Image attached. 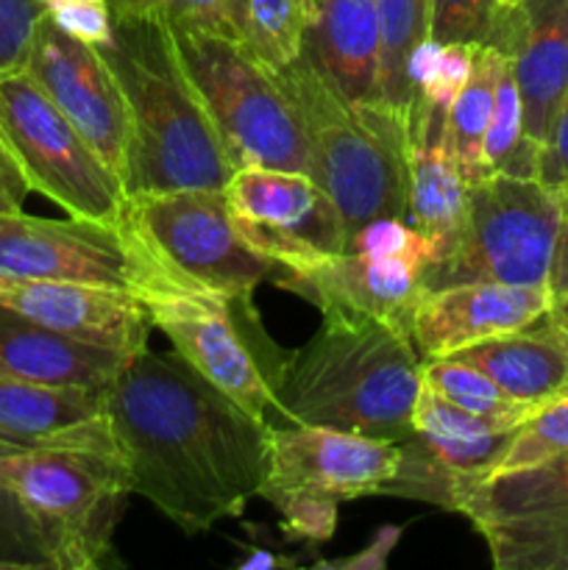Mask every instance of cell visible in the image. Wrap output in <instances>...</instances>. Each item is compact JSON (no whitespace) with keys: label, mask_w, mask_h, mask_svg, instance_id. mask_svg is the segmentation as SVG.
Listing matches in <instances>:
<instances>
[{"label":"cell","mask_w":568,"mask_h":570,"mask_svg":"<svg viewBox=\"0 0 568 570\" xmlns=\"http://www.w3.org/2000/svg\"><path fill=\"white\" fill-rule=\"evenodd\" d=\"M562 195V217L560 232H557L555 259H551L549 273V295H551V315H568V189Z\"/></svg>","instance_id":"40"},{"label":"cell","mask_w":568,"mask_h":570,"mask_svg":"<svg viewBox=\"0 0 568 570\" xmlns=\"http://www.w3.org/2000/svg\"><path fill=\"white\" fill-rule=\"evenodd\" d=\"M22 67L126 187L128 109L104 53L45 14Z\"/></svg>","instance_id":"14"},{"label":"cell","mask_w":568,"mask_h":570,"mask_svg":"<svg viewBox=\"0 0 568 570\" xmlns=\"http://www.w3.org/2000/svg\"><path fill=\"white\" fill-rule=\"evenodd\" d=\"M0 145L31 193L70 217L120 223L126 187L26 67L0 72Z\"/></svg>","instance_id":"8"},{"label":"cell","mask_w":568,"mask_h":570,"mask_svg":"<svg viewBox=\"0 0 568 570\" xmlns=\"http://www.w3.org/2000/svg\"><path fill=\"white\" fill-rule=\"evenodd\" d=\"M510 9L499 0H432L429 39L440 45L471 42L496 48Z\"/></svg>","instance_id":"32"},{"label":"cell","mask_w":568,"mask_h":570,"mask_svg":"<svg viewBox=\"0 0 568 570\" xmlns=\"http://www.w3.org/2000/svg\"><path fill=\"white\" fill-rule=\"evenodd\" d=\"M226 198L245 243L278 273L306 271L349 245L343 217L304 170L237 167Z\"/></svg>","instance_id":"13"},{"label":"cell","mask_w":568,"mask_h":570,"mask_svg":"<svg viewBox=\"0 0 568 570\" xmlns=\"http://www.w3.org/2000/svg\"><path fill=\"white\" fill-rule=\"evenodd\" d=\"M551 317H555V315H551ZM557 321H560V323H562V326H566V328H568V315H562V317H557Z\"/></svg>","instance_id":"44"},{"label":"cell","mask_w":568,"mask_h":570,"mask_svg":"<svg viewBox=\"0 0 568 570\" xmlns=\"http://www.w3.org/2000/svg\"><path fill=\"white\" fill-rule=\"evenodd\" d=\"M445 117L449 111L412 95L410 195H407L404 220L432 248L429 267L438 265L454 248L468 204V181L451 156Z\"/></svg>","instance_id":"21"},{"label":"cell","mask_w":568,"mask_h":570,"mask_svg":"<svg viewBox=\"0 0 568 570\" xmlns=\"http://www.w3.org/2000/svg\"><path fill=\"white\" fill-rule=\"evenodd\" d=\"M317 0H234V28L245 48L273 70L304 53Z\"/></svg>","instance_id":"27"},{"label":"cell","mask_w":568,"mask_h":570,"mask_svg":"<svg viewBox=\"0 0 568 570\" xmlns=\"http://www.w3.org/2000/svg\"><path fill=\"white\" fill-rule=\"evenodd\" d=\"M134 495L184 534L243 515L267 471V426L182 356L139 351L106 387Z\"/></svg>","instance_id":"1"},{"label":"cell","mask_w":568,"mask_h":570,"mask_svg":"<svg viewBox=\"0 0 568 570\" xmlns=\"http://www.w3.org/2000/svg\"><path fill=\"white\" fill-rule=\"evenodd\" d=\"M496 50L510 56L523 134L543 145L568 92V0H521L512 6Z\"/></svg>","instance_id":"20"},{"label":"cell","mask_w":568,"mask_h":570,"mask_svg":"<svg viewBox=\"0 0 568 570\" xmlns=\"http://www.w3.org/2000/svg\"><path fill=\"white\" fill-rule=\"evenodd\" d=\"M287 566H295V562L287 560V557H276L271 554V551H262V549H254L248 557L237 560L239 570H271V568H287Z\"/></svg>","instance_id":"42"},{"label":"cell","mask_w":568,"mask_h":570,"mask_svg":"<svg viewBox=\"0 0 568 570\" xmlns=\"http://www.w3.org/2000/svg\"><path fill=\"white\" fill-rule=\"evenodd\" d=\"M0 278L92 284L139 298L150 289L182 284L150 254L126 217L120 223L45 220L26 212L0 215Z\"/></svg>","instance_id":"10"},{"label":"cell","mask_w":568,"mask_h":570,"mask_svg":"<svg viewBox=\"0 0 568 570\" xmlns=\"http://www.w3.org/2000/svg\"><path fill=\"white\" fill-rule=\"evenodd\" d=\"M379 17V72L376 98L410 109V61L432 31V0H376Z\"/></svg>","instance_id":"26"},{"label":"cell","mask_w":568,"mask_h":570,"mask_svg":"<svg viewBox=\"0 0 568 570\" xmlns=\"http://www.w3.org/2000/svg\"><path fill=\"white\" fill-rule=\"evenodd\" d=\"M451 356L479 367L507 395L535 406L568 390V328L551 315Z\"/></svg>","instance_id":"23"},{"label":"cell","mask_w":568,"mask_h":570,"mask_svg":"<svg viewBox=\"0 0 568 570\" xmlns=\"http://www.w3.org/2000/svg\"><path fill=\"white\" fill-rule=\"evenodd\" d=\"M28 184L20 176L17 165L11 161V156L6 154V148L0 145V215H11V212H22V204L28 198Z\"/></svg>","instance_id":"41"},{"label":"cell","mask_w":568,"mask_h":570,"mask_svg":"<svg viewBox=\"0 0 568 570\" xmlns=\"http://www.w3.org/2000/svg\"><path fill=\"white\" fill-rule=\"evenodd\" d=\"M0 476L42 523L59 570H98L111 560L123 501L131 493L120 456L3 443Z\"/></svg>","instance_id":"7"},{"label":"cell","mask_w":568,"mask_h":570,"mask_svg":"<svg viewBox=\"0 0 568 570\" xmlns=\"http://www.w3.org/2000/svg\"><path fill=\"white\" fill-rule=\"evenodd\" d=\"M295 111L304 173L329 195L349 237L365 223L407 217L410 109L351 100L304 53L276 70Z\"/></svg>","instance_id":"4"},{"label":"cell","mask_w":568,"mask_h":570,"mask_svg":"<svg viewBox=\"0 0 568 570\" xmlns=\"http://www.w3.org/2000/svg\"><path fill=\"white\" fill-rule=\"evenodd\" d=\"M170 31L234 165L304 170L298 120L276 70L234 31L200 26H170Z\"/></svg>","instance_id":"5"},{"label":"cell","mask_w":568,"mask_h":570,"mask_svg":"<svg viewBox=\"0 0 568 570\" xmlns=\"http://www.w3.org/2000/svg\"><path fill=\"white\" fill-rule=\"evenodd\" d=\"M42 17L37 0H0V72L22 67Z\"/></svg>","instance_id":"37"},{"label":"cell","mask_w":568,"mask_h":570,"mask_svg":"<svg viewBox=\"0 0 568 570\" xmlns=\"http://www.w3.org/2000/svg\"><path fill=\"white\" fill-rule=\"evenodd\" d=\"M0 570H59L48 532L3 476H0Z\"/></svg>","instance_id":"31"},{"label":"cell","mask_w":568,"mask_h":570,"mask_svg":"<svg viewBox=\"0 0 568 570\" xmlns=\"http://www.w3.org/2000/svg\"><path fill=\"white\" fill-rule=\"evenodd\" d=\"M128 360V354L72 340L0 304V376L106 390Z\"/></svg>","instance_id":"22"},{"label":"cell","mask_w":568,"mask_h":570,"mask_svg":"<svg viewBox=\"0 0 568 570\" xmlns=\"http://www.w3.org/2000/svg\"><path fill=\"white\" fill-rule=\"evenodd\" d=\"M401 527H382L373 534L371 543L362 551L351 557H340V560H321L315 568L321 570H384L390 562V554L399 546Z\"/></svg>","instance_id":"39"},{"label":"cell","mask_w":568,"mask_h":570,"mask_svg":"<svg viewBox=\"0 0 568 570\" xmlns=\"http://www.w3.org/2000/svg\"><path fill=\"white\" fill-rule=\"evenodd\" d=\"M538 178L557 193L568 189V92L551 120L543 145H540Z\"/></svg>","instance_id":"38"},{"label":"cell","mask_w":568,"mask_h":570,"mask_svg":"<svg viewBox=\"0 0 568 570\" xmlns=\"http://www.w3.org/2000/svg\"><path fill=\"white\" fill-rule=\"evenodd\" d=\"M115 17L234 31V0H109Z\"/></svg>","instance_id":"34"},{"label":"cell","mask_w":568,"mask_h":570,"mask_svg":"<svg viewBox=\"0 0 568 570\" xmlns=\"http://www.w3.org/2000/svg\"><path fill=\"white\" fill-rule=\"evenodd\" d=\"M0 304L67 337L128 356L148 348L154 328L139 295L92 284L0 278Z\"/></svg>","instance_id":"18"},{"label":"cell","mask_w":568,"mask_h":570,"mask_svg":"<svg viewBox=\"0 0 568 570\" xmlns=\"http://www.w3.org/2000/svg\"><path fill=\"white\" fill-rule=\"evenodd\" d=\"M454 512L471 521L499 570H568V454L460 479Z\"/></svg>","instance_id":"11"},{"label":"cell","mask_w":568,"mask_h":570,"mask_svg":"<svg viewBox=\"0 0 568 570\" xmlns=\"http://www.w3.org/2000/svg\"><path fill=\"white\" fill-rule=\"evenodd\" d=\"M512 423L499 421V417H484L477 412H468L457 406L454 401L443 399L438 390L423 384L418 393L415 410H412V432L427 434V438L440 440H479L488 434L512 432Z\"/></svg>","instance_id":"33"},{"label":"cell","mask_w":568,"mask_h":570,"mask_svg":"<svg viewBox=\"0 0 568 570\" xmlns=\"http://www.w3.org/2000/svg\"><path fill=\"white\" fill-rule=\"evenodd\" d=\"M37 3L61 31L95 48L109 42L115 33V14L109 9V0H37Z\"/></svg>","instance_id":"36"},{"label":"cell","mask_w":568,"mask_h":570,"mask_svg":"<svg viewBox=\"0 0 568 570\" xmlns=\"http://www.w3.org/2000/svg\"><path fill=\"white\" fill-rule=\"evenodd\" d=\"M123 217L150 254L189 287L251 304L278 267L239 234L226 189H167L126 195Z\"/></svg>","instance_id":"9"},{"label":"cell","mask_w":568,"mask_h":570,"mask_svg":"<svg viewBox=\"0 0 568 570\" xmlns=\"http://www.w3.org/2000/svg\"><path fill=\"white\" fill-rule=\"evenodd\" d=\"M560 454H568V390L540 404L512 432L510 443L501 451L499 462L490 473L523 471V468L543 465V462L555 460Z\"/></svg>","instance_id":"30"},{"label":"cell","mask_w":568,"mask_h":570,"mask_svg":"<svg viewBox=\"0 0 568 570\" xmlns=\"http://www.w3.org/2000/svg\"><path fill=\"white\" fill-rule=\"evenodd\" d=\"M267 504L278 512V527L287 540H310L323 543L337 529L340 501L326 493L312 490H282V493L265 495Z\"/></svg>","instance_id":"35"},{"label":"cell","mask_w":568,"mask_h":570,"mask_svg":"<svg viewBox=\"0 0 568 570\" xmlns=\"http://www.w3.org/2000/svg\"><path fill=\"white\" fill-rule=\"evenodd\" d=\"M562 195L535 176L490 173L468 184L454 248L423 271V289L466 282L549 287Z\"/></svg>","instance_id":"6"},{"label":"cell","mask_w":568,"mask_h":570,"mask_svg":"<svg viewBox=\"0 0 568 570\" xmlns=\"http://www.w3.org/2000/svg\"><path fill=\"white\" fill-rule=\"evenodd\" d=\"M501 65H505L501 50H496L493 45H479L471 76L457 92L454 104L449 106V117H445L451 156L468 184H477L490 176L488 159H484V137H488L490 115H493L496 78H499Z\"/></svg>","instance_id":"25"},{"label":"cell","mask_w":568,"mask_h":570,"mask_svg":"<svg viewBox=\"0 0 568 570\" xmlns=\"http://www.w3.org/2000/svg\"><path fill=\"white\" fill-rule=\"evenodd\" d=\"M143 304L148 306L154 328L170 340L173 351L195 373L254 417L267 421L271 412L282 415L271 371L256 360L245 334V326L256 321V312L237 317L234 309L239 301L189 284L150 289L143 295Z\"/></svg>","instance_id":"12"},{"label":"cell","mask_w":568,"mask_h":570,"mask_svg":"<svg viewBox=\"0 0 568 570\" xmlns=\"http://www.w3.org/2000/svg\"><path fill=\"white\" fill-rule=\"evenodd\" d=\"M401 443L343 432L315 423L267 426V471L259 495L312 490L340 504L365 495H384L399 473Z\"/></svg>","instance_id":"15"},{"label":"cell","mask_w":568,"mask_h":570,"mask_svg":"<svg viewBox=\"0 0 568 570\" xmlns=\"http://www.w3.org/2000/svg\"><path fill=\"white\" fill-rule=\"evenodd\" d=\"M128 109L126 195L167 189H226L232 154L159 20L115 17L100 45Z\"/></svg>","instance_id":"2"},{"label":"cell","mask_w":568,"mask_h":570,"mask_svg":"<svg viewBox=\"0 0 568 570\" xmlns=\"http://www.w3.org/2000/svg\"><path fill=\"white\" fill-rule=\"evenodd\" d=\"M551 315L549 287L466 282L423 289L412 315V343L421 360L451 356L499 334L518 332Z\"/></svg>","instance_id":"17"},{"label":"cell","mask_w":568,"mask_h":570,"mask_svg":"<svg viewBox=\"0 0 568 570\" xmlns=\"http://www.w3.org/2000/svg\"><path fill=\"white\" fill-rule=\"evenodd\" d=\"M0 443L120 456L106 415V390L56 387L9 376H0Z\"/></svg>","instance_id":"19"},{"label":"cell","mask_w":568,"mask_h":570,"mask_svg":"<svg viewBox=\"0 0 568 570\" xmlns=\"http://www.w3.org/2000/svg\"><path fill=\"white\" fill-rule=\"evenodd\" d=\"M499 3H505V6H518V3H521V0H499Z\"/></svg>","instance_id":"43"},{"label":"cell","mask_w":568,"mask_h":570,"mask_svg":"<svg viewBox=\"0 0 568 570\" xmlns=\"http://www.w3.org/2000/svg\"><path fill=\"white\" fill-rule=\"evenodd\" d=\"M304 56L351 100L376 98V0H317Z\"/></svg>","instance_id":"24"},{"label":"cell","mask_w":568,"mask_h":570,"mask_svg":"<svg viewBox=\"0 0 568 570\" xmlns=\"http://www.w3.org/2000/svg\"><path fill=\"white\" fill-rule=\"evenodd\" d=\"M423 384L438 390L443 399L454 401L457 406L468 412H477L484 417H499V421L521 426L538 406L518 401L507 395L490 376H484L479 367L457 360V356H438V360H421Z\"/></svg>","instance_id":"28"},{"label":"cell","mask_w":568,"mask_h":570,"mask_svg":"<svg viewBox=\"0 0 568 570\" xmlns=\"http://www.w3.org/2000/svg\"><path fill=\"white\" fill-rule=\"evenodd\" d=\"M484 159L490 173H510V176L538 178L540 145L523 134V109L512 76L510 56H505L499 78H496L493 115H490L488 137H484Z\"/></svg>","instance_id":"29"},{"label":"cell","mask_w":568,"mask_h":570,"mask_svg":"<svg viewBox=\"0 0 568 570\" xmlns=\"http://www.w3.org/2000/svg\"><path fill=\"white\" fill-rule=\"evenodd\" d=\"M427 259L415 254L343 250L306 271L276 273L282 289L301 295L321 315L379 321L412 337V315L423 293Z\"/></svg>","instance_id":"16"},{"label":"cell","mask_w":568,"mask_h":570,"mask_svg":"<svg viewBox=\"0 0 568 570\" xmlns=\"http://www.w3.org/2000/svg\"><path fill=\"white\" fill-rule=\"evenodd\" d=\"M271 382L287 423L401 443L423 387L421 354L410 334L379 321L323 315L315 337L284 356Z\"/></svg>","instance_id":"3"}]
</instances>
